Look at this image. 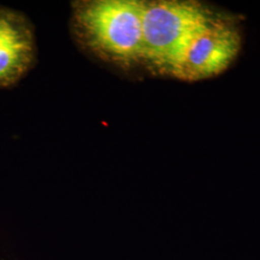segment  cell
Returning a JSON list of instances; mask_svg holds the SVG:
<instances>
[{
  "mask_svg": "<svg viewBox=\"0 0 260 260\" xmlns=\"http://www.w3.org/2000/svg\"><path fill=\"white\" fill-rule=\"evenodd\" d=\"M144 1L93 0L75 5L78 36L95 54L118 65L143 59Z\"/></svg>",
  "mask_w": 260,
  "mask_h": 260,
  "instance_id": "obj_1",
  "label": "cell"
},
{
  "mask_svg": "<svg viewBox=\"0 0 260 260\" xmlns=\"http://www.w3.org/2000/svg\"><path fill=\"white\" fill-rule=\"evenodd\" d=\"M35 58V41L27 19L0 7V87H9L27 74Z\"/></svg>",
  "mask_w": 260,
  "mask_h": 260,
  "instance_id": "obj_4",
  "label": "cell"
},
{
  "mask_svg": "<svg viewBox=\"0 0 260 260\" xmlns=\"http://www.w3.org/2000/svg\"><path fill=\"white\" fill-rule=\"evenodd\" d=\"M241 36L230 19L213 17L188 44L169 75L183 81H199L219 75L238 55Z\"/></svg>",
  "mask_w": 260,
  "mask_h": 260,
  "instance_id": "obj_3",
  "label": "cell"
},
{
  "mask_svg": "<svg viewBox=\"0 0 260 260\" xmlns=\"http://www.w3.org/2000/svg\"><path fill=\"white\" fill-rule=\"evenodd\" d=\"M213 15L195 1H144L142 61L169 75L188 44Z\"/></svg>",
  "mask_w": 260,
  "mask_h": 260,
  "instance_id": "obj_2",
  "label": "cell"
}]
</instances>
